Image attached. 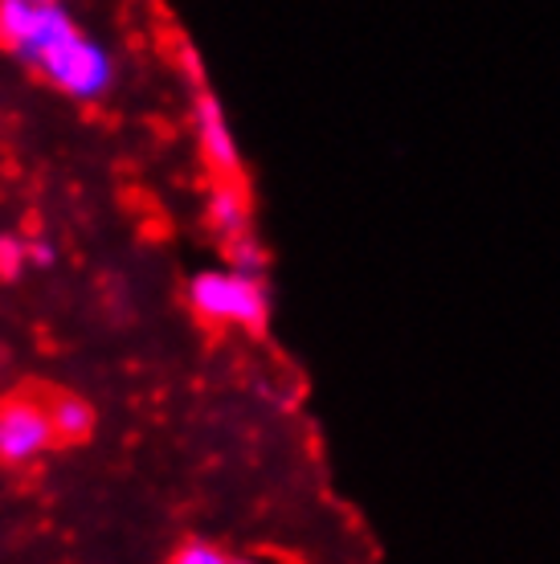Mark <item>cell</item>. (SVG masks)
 Instances as JSON below:
<instances>
[{"instance_id": "1", "label": "cell", "mask_w": 560, "mask_h": 564, "mask_svg": "<svg viewBox=\"0 0 560 564\" xmlns=\"http://www.w3.org/2000/svg\"><path fill=\"white\" fill-rule=\"evenodd\" d=\"M13 54L29 62L33 70H42L45 83H54L71 99H103L115 83V62L107 54V45L86 37L57 0L33 9L29 33L21 37Z\"/></svg>"}, {"instance_id": "2", "label": "cell", "mask_w": 560, "mask_h": 564, "mask_svg": "<svg viewBox=\"0 0 560 564\" xmlns=\"http://www.w3.org/2000/svg\"><path fill=\"white\" fill-rule=\"evenodd\" d=\"M189 303L201 319L222 327H246V332H262L270 319V295L267 282L250 274V270L225 267V270H201L189 282Z\"/></svg>"}, {"instance_id": "3", "label": "cell", "mask_w": 560, "mask_h": 564, "mask_svg": "<svg viewBox=\"0 0 560 564\" xmlns=\"http://www.w3.org/2000/svg\"><path fill=\"white\" fill-rule=\"evenodd\" d=\"M50 442H54V422L45 401L13 397L0 405V463L29 466L50 451Z\"/></svg>"}, {"instance_id": "4", "label": "cell", "mask_w": 560, "mask_h": 564, "mask_svg": "<svg viewBox=\"0 0 560 564\" xmlns=\"http://www.w3.org/2000/svg\"><path fill=\"white\" fill-rule=\"evenodd\" d=\"M193 128H196V140H201V155L209 160V169L217 172L222 181H234L241 169V152H238V140H234V131H229V119H225L217 95H209V90L196 95Z\"/></svg>"}, {"instance_id": "5", "label": "cell", "mask_w": 560, "mask_h": 564, "mask_svg": "<svg viewBox=\"0 0 560 564\" xmlns=\"http://www.w3.org/2000/svg\"><path fill=\"white\" fill-rule=\"evenodd\" d=\"M205 217H209V226L217 229L222 241L250 234V197H246V188L238 181H217L209 188V200H205Z\"/></svg>"}, {"instance_id": "6", "label": "cell", "mask_w": 560, "mask_h": 564, "mask_svg": "<svg viewBox=\"0 0 560 564\" xmlns=\"http://www.w3.org/2000/svg\"><path fill=\"white\" fill-rule=\"evenodd\" d=\"M45 410H50V422H54V437H62V442H78V437L95 430V410L86 405L83 397L57 393L45 401Z\"/></svg>"}, {"instance_id": "7", "label": "cell", "mask_w": 560, "mask_h": 564, "mask_svg": "<svg viewBox=\"0 0 560 564\" xmlns=\"http://www.w3.org/2000/svg\"><path fill=\"white\" fill-rule=\"evenodd\" d=\"M225 254H229V267H238V270H250V274H258L262 270V241L254 238V234H241V238L234 241H225Z\"/></svg>"}, {"instance_id": "8", "label": "cell", "mask_w": 560, "mask_h": 564, "mask_svg": "<svg viewBox=\"0 0 560 564\" xmlns=\"http://www.w3.org/2000/svg\"><path fill=\"white\" fill-rule=\"evenodd\" d=\"M29 267V241L17 234H0V279H13Z\"/></svg>"}, {"instance_id": "9", "label": "cell", "mask_w": 560, "mask_h": 564, "mask_svg": "<svg viewBox=\"0 0 560 564\" xmlns=\"http://www.w3.org/2000/svg\"><path fill=\"white\" fill-rule=\"evenodd\" d=\"M172 564H229V556H225L222 549L205 544V540H193V544H184V549L172 556Z\"/></svg>"}, {"instance_id": "10", "label": "cell", "mask_w": 560, "mask_h": 564, "mask_svg": "<svg viewBox=\"0 0 560 564\" xmlns=\"http://www.w3.org/2000/svg\"><path fill=\"white\" fill-rule=\"evenodd\" d=\"M29 262H33V267H50V262H54V246H50V241H29Z\"/></svg>"}, {"instance_id": "11", "label": "cell", "mask_w": 560, "mask_h": 564, "mask_svg": "<svg viewBox=\"0 0 560 564\" xmlns=\"http://www.w3.org/2000/svg\"><path fill=\"white\" fill-rule=\"evenodd\" d=\"M229 564H262V561H229Z\"/></svg>"}, {"instance_id": "12", "label": "cell", "mask_w": 560, "mask_h": 564, "mask_svg": "<svg viewBox=\"0 0 560 564\" xmlns=\"http://www.w3.org/2000/svg\"><path fill=\"white\" fill-rule=\"evenodd\" d=\"M33 4H50V0H33Z\"/></svg>"}]
</instances>
